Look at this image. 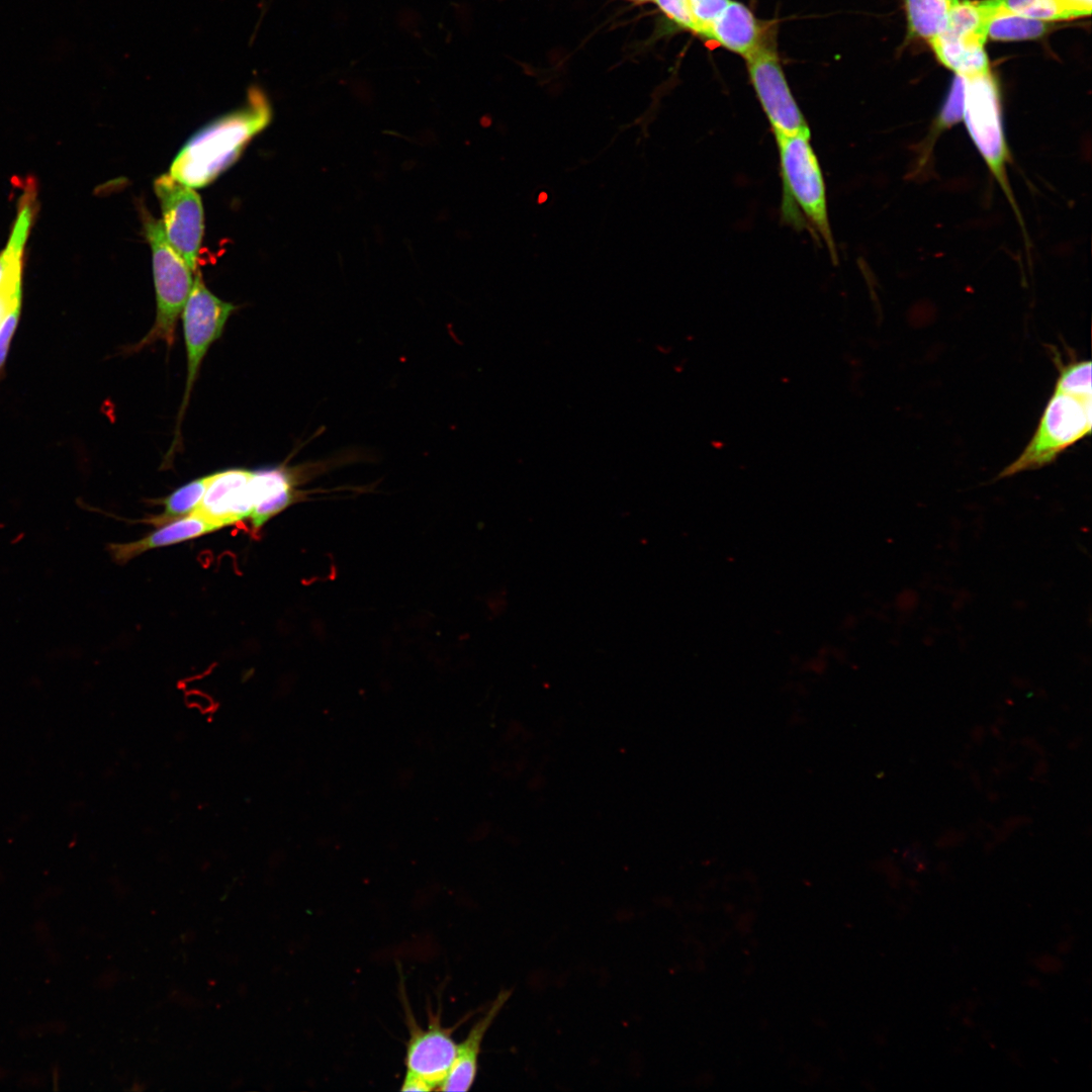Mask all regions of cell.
I'll list each match as a JSON object with an SVG mask.
<instances>
[{
	"label": "cell",
	"mask_w": 1092,
	"mask_h": 1092,
	"mask_svg": "<svg viewBox=\"0 0 1092 1092\" xmlns=\"http://www.w3.org/2000/svg\"><path fill=\"white\" fill-rule=\"evenodd\" d=\"M1055 389L1077 397L1091 398V362L1082 360L1063 366Z\"/></svg>",
	"instance_id": "obj_19"
},
{
	"label": "cell",
	"mask_w": 1092,
	"mask_h": 1092,
	"mask_svg": "<svg viewBox=\"0 0 1092 1092\" xmlns=\"http://www.w3.org/2000/svg\"><path fill=\"white\" fill-rule=\"evenodd\" d=\"M782 181L781 214L795 228L806 226L837 259L829 221L826 185L811 132L775 138Z\"/></svg>",
	"instance_id": "obj_2"
},
{
	"label": "cell",
	"mask_w": 1092,
	"mask_h": 1092,
	"mask_svg": "<svg viewBox=\"0 0 1092 1092\" xmlns=\"http://www.w3.org/2000/svg\"><path fill=\"white\" fill-rule=\"evenodd\" d=\"M271 118L265 93L258 87L250 88L243 106L208 122L186 142L169 174L192 188L208 185L239 159Z\"/></svg>",
	"instance_id": "obj_1"
},
{
	"label": "cell",
	"mask_w": 1092,
	"mask_h": 1092,
	"mask_svg": "<svg viewBox=\"0 0 1092 1092\" xmlns=\"http://www.w3.org/2000/svg\"><path fill=\"white\" fill-rule=\"evenodd\" d=\"M959 0H905L909 35L929 42L946 26Z\"/></svg>",
	"instance_id": "obj_15"
},
{
	"label": "cell",
	"mask_w": 1092,
	"mask_h": 1092,
	"mask_svg": "<svg viewBox=\"0 0 1092 1092\" xmlns=\"http://www.w3.org/2000/svg\"><path fill=\"white\" fill-rule=\"evenodd\" d=\"M986 39L942 30L931 41L938 60L957 75L964 78L989 72L987 55L983 50Z\"/></svg>",
	"instance_id": "obj_14"
},
{
	"label": "cell",
	"mask_w": 1092,
	"mask_h": 1092,
	"mask_svg": "<svg viewBox=\"0 0 1092 1092\" xmlns=\"http://www.w3.org/2000/svg\"><path fill=\"white\" fill-rule=\"evenodd\" d=\"M963 120L989 172L1007 198L1013 201L1006 173L1010 151L1003 124L1000 92L989 72L965 78Z\"/></svg>",
	"instance_id": "obj_5"
},
{
	"label": "cell",
	"mask_w": 1092,
	"mask_h": 1092,
	"mask_svg": "<svg viewBox=\"0 0 1092 1092\" xmlns=\"http://www.w3.org/2000/svg\"><path fill=\"white\" fill-rule=\"evenodd\" d=\"M21 286H5L0 290V325L12 308L21 304Z\"/></svg>",
	"instance_id": "obj_25"
},
{
	"label": "cell",
	"mask_w": 1092,
	"mask_h": 1092,
	"mask_svg": "<svg viewBox=\"0 0 1092 1092\" xmlns=\"http://www.w3.org/2000/svg\"><path fill=\"white\" fill-rule=\"evenodd\" d=\"M636 1H650V0H636Z\"/></svg>",
	"instance_id": "obj_28"
},
{
	"label": "cell",
	"mask_w": 1092,
	"mask_h": 1092,
	"mask_svg": "<svg viewBox=\"0 0 1092 1092\" xmlns=\"http://www.w3.org/2000/svg\"><path fill=\"white\" fill-rule=\"evenodd\" d=\"M186 704L203 714L211 713L214 709L213 701L209 697L198 693L188 695Z\"/></svg>",
	"instance_id": "obj_27"
},
{
	"label": "cell",
	"mask_w": 1092,
	"mask_h": 1092,
	"mask_svg": "<svg viewBox=\"0 0 1092 1092\" xmlns=\"http://www.w3.org/2000/svg\"><path fill=\"white\" fill-rule=\"evenodd\" d=\"M215 530L217 528L214 525L197 515L190 514L169 522L140 540L110 544L109 552L116 562L126 563L150 549L180 543Z\"/></svg>",
	"instance_id": "obj_13"
},
{
	"label": "cell",
	"mask_w": 1092,
	"mask_h": 1092,
	"mask_svg": "<svg viewBox=\"0 0 1092 1092\" xmlns=\"http://www.w3.org/2000/svg\"><path fill=\"white\" fill-rule=\"evenodd\" d=\"M210 475L197 478L176 489L164 500V513L155 519L159 524L190 515L200 503Z\"/></svg>",
	"instance_id": "obj_17"
},
{
	"label": "cell",
	"mask_w": 1092,
	"mask_h": 1092,
	"mask_svg": "<svg viewBox=\"0 0 1092 1092\" xmlns=\"http://www.w3.org/2000/svg\"><path fill=\"white\" fill-rule=\"evenodd\" d=\"M24 246L8 240L0 253V290L7 285L22 284Z\"/></svg>",
	"instance_id": "obj_21"
},
{
	"label": "cell",
	"mask_w": 1092,
	"mask_h": 1092,
	"mask_svg": "<svg viewBox=\"0 0 1092 1092\" xmlns=\"http://www.w3.org/2000/svg\"><path fill=\"white\" fill-rule=\"evenodd\" d=\"M144 229L152 250L156 291V320L149 333L133 347L135 351L158 341L172 346L176 324L193 285V271L171 247L162 221L143 211Z\"/></svg>",
	"instance_id": "obj_4"
},
{
	"label": "cell",
	"mask_w": 1092,
	"mask_h": 1092,
	"mask_svg": "<svg viewBox=\"0 0 1092 1092\" xmlns=\"http://www.w3.org/2000/svg\"><path fill=\"white\" fill-rule=\"evenodd\" d=\"M167 241L194 272L203 237V207L194 188L170 174L155 179Z\"/></svg>",
	"instance_id": "obj_9"
},
{
	"label": "cell",
	"mask_w": 1092,
	"mask_h": 1092,
	"mask_svg": "<svg viewBox=\"0 0 1092 1092\" xmlns=\"http://www.w3.org/2000/svg\"><path fill=\"white\" fill-rule=\"evenodd\" d=\"M1069 18L1090 15L1092 0H1056Z\"/></svg>",
	"instance_id": "obj_26"
},
{
	"label": "cell",
	"mask_w": 1092,
	"mask_h": 1092,
	"mask_svg": "<svg viewBox=\"0 0 1092 1092\" xmlns=\"http://www.w3.org/2000/svg\"><path fill=\"white\" fill-rule=\"evenodd\" d=\"M235 308L234 304L218 298L205 286L202 275L197 270L182 310L187 353V378L179 411V423L186 410L200 364L211 344L220 337Z\"/></svg>",
	"instance_id": "obj_7"
},
{
	"label": "cell",
	"mask_w": 1092,
	"mask_h": 1092,
	"mask_svg": "<svg viewBox=\"0 0 1092 1092\" xmlns=\"http://www.w3.org/2000/svg\"><path fill=\"white\" fill-rule=\"evenodd\" d=\"M709 39L748 58L774 40L769 25L758 20L747 6L730 1L710 29Z\"/></svg>",
	"instance_id": "obj_11"
},
{
	"label": "cell",
	"mask_w": 1092,
	"mask_h": 1092,
	"mask_svg": "<svg viewBox=\"0 0 1092 1092\" xmlns=\"http://www.w3.org/2000/svg\"><path fill=\"white\" fill-rule=\"evenodd\" d=\"M403 998L410 1037L404 1059L406 1071L400 1089L422 1092L438 1090L455 1058L457 1043L452 1033L456 1026L444 1027L441 1023V1011L433 1013L430 1009L427 1028L420 1027L405 996Z\"/></svg>",
	"instance_id": "obj_6"
},
{
	"label": "cell",
	"mask_w": 1092,
	"mask_h": 1092,
	"mask_svg": "<svg viewBox=\"0 0 1092 1092\" xmlns=\"http://www.w3.org/2000/svg\"><path fill=\"white\" fill-rule=\"evenodd\" d=\"M252 472L228 469L210 475L205 492L191 513L217 529L250 518L253 504L250 492Z\"/></svg>",
	"instance_id": "obj_10"
},
{
	"label": "cell",
	"mask_w": 1092,
	"mask_h": 1092,
	"mask_svg": "<svg viewBox=\"0 0 1092 1092\" xmlns=\"http://www.w3.org/2000/svg\"><path fill=\"white\" fill-rule=\"evenodd\" d=\"M511 995L512 990H500L483 1015L471 1026L467 1036L457 1043L451 1069L438 1090L468 1091L471 1088L476 1079L484 1036Z\"/></svg>",
	"instance_id": "obj_12"
},
{
	"label": "cell",
	"mask_w": 1092,
	"mask_h": 1092,
	"mask_svg": "<svg viewBox=\"0 0 1092 1092\" xmlns=\"http://www.w3.org/2000/svg\"><path fill=\"white\" fill-rule=\"evenodd\" d=\"M1091 405V398H1081L1055 389L1031 439L1021 454L997 475V479L1043 467L1089 436L1092 428Z\"/></svg>",
	"instance_id": "obj_3"
},
{
	"label": "cell",
	"mask_w": 1092,
	"mask_h": 1092,
	"mask_svg": "<svg viewBox=\"0 0 1092 1092\" xmlns=\"http://www.w3.org/2000/svg\"><path fill=\"white\" fill-rule=\"evenodd\" d=\"M745 60L754 92L775 138L810 130L791 92L775 40L764 44Z\"/></svg>",
	"instance_id": "obj_8"
},
{
	"label": "cell",
	"mask_w": 1092,
	"mask_h": 1092,
	"mask_svg": "<svg viewBox=\"0 0 1092 1092\" xmlns=\"http://www.w3.org/2000/svg\"><path fill=\"white\" fill-rule=\"evenodd\" d=\"M654 2L676 25L699 34L688 0H654Z\"/></svg>",
	"instance_id": "obj_23"
},
{
	"label": "cell",
	"mask_w": 1092,
	"mask_h": 1092,
	"mask_svg": "<svg viewBox=\"0 0 1092 1092\" xmlns=\"http://www.w3.org/2000/svg\"><path fill=\"white\" fill-rule=\"evenodd\" d=\"M998 8L1024 17L1050 21L1068 19L1056 0H993Z\"/></svg>",
	"instance_id": "obj_18"
},
{
	"label": "cell",
	"mask_w": 1092,
	"mask_h": 1092,
	"mask_svg": "<svg viewBox=\"0 0 1092 1092\" xmlns=\"http://www.w3.org/2000/svg\"><path fill=\"white\" fill-rule=\"evenodd\" d=\"M20 307L21 304L12 308L0 325V374L3 372L10 342L18 324Z\"/></svg>",
	"instance_id": "obj_24"
},
{
	"label": "cell",
	"mask_w": 1092,
	"mask_h": 1092,
	"mask_svg": "<svg viewBox=\"0 0 1092 1092\" xmlns=\"http://www.w3.org/2000/svg\"><path fill=\"white\" fill-rule=\"evenodd\" d=\"M1048 28L1045 21L998 8L989 21L987 35L996 40L1032 39L1044 34Z\"/></svg>",
	"instance_id": "obj_16"
},
{
	"label": "cell",
	"mask_w": 1092,
	"mask_h": 1092,
	"mask_svg": "<svg viewBox=\"0 0 1092 1092\" xmlns=\"http://www.w3.org/2000/svg\"><path fill=\"white\" fill-rule=\"evenodd\" d=\"M731 0H688L699 34L709 39L710 29Z\"/></svg>",
	"instance_id": "obj_22"
},
{
	"label": "cell",
	"mask_w": 1092,
	"mask_h": 1092,
	"mask_svg": "<svg viewBox=\"0 0 1092 1092\" xmlns=\"http://www.w3.org/2000/svg\"><path fill=\"white\" fill-rule=\"evenodd\" d=\"M965 78L956 75L931 129V139L963 120Z\"/></svg>",
	"instance_id": "obj_20"
}]
</instances>
